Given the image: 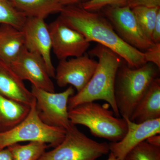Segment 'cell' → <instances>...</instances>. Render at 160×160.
Returning a JSON list of instances; mask_svg holds the SVG:
<instances>
[{
	"instance_id": "2",
	"label": "cell",
	"mask_w": 160,
	"mask_h": 160,
	"mask_svg": "<svg viewBox=\"0 0 160 160\" xmlns=\"http://www.w3.org/2000/svg\"><path fill=\"white\" fill-rule=\"evenodd\" d=\"M90 52L98 59L96 69L86 86L69 98L68 110L82 103L103 100L111 106L115 115L119 117V112L115 101L114 87L122 58L114 52L100 44Z\"/></svg>"
},
{
	"instance_id": "8",
	"label": "cell",
	"mask_w": 160,
	"mask_h": 160,
	"mask_svg": "<svg viewBox=\"0 0 160 160\" xmlns=\"http://www.w3.org/2000/svg\"><path fill=\"white\" fill-rule=\"evenodd\" d=\"M104 13L119 36L130 46L145 51L154 44L144 33L129 6H109Z\"/></svg>"
},
{
	"instance_id": "1",
	"label": "cell",
	"mask_w": 160,
	"mask_h": 160,
	"mask_svg": "<svg viewBox=\"0 0 160 160\" xmlns=\"http://www.w3.org/2000/svg\"><path fill=\"white\" fill-rule=\"evenodd\" d=\"M60 13L58 18L63 23L82 34L89 42H97L114 52L129 67L138 68L147 63L144 52L124 42L107 18L75 5L65 6Z\"/></svg>"
},
{
	"instance_id": "17",
	"label": "cell",
	"mask_w": 160,
	"mask_h": 160,
	"mask_svg": "<svg viewBox=\"0 0 160 160\" xmlns=\"http://www.w3.org/2000/svg\"><path fill=\"white\" fill-rule=\"evenodd\" d=\"M30 109V106L10 99L0 94L1 132L10 130L21 122L28 115Z\"/></svg>"
},
{
	"instance_id": "21",
	"label": "cell",
	"mask_w": 160,
	"mask_h": 160,
	"mask_svg": "<svg viewBox=\"0 0 160 160\" xmlns=\"http://www.w3.org/2000/svg\"><path fill=\"white\" fill-rule=\"evenodd\" d=\"M131 9L142 30L152 41V34L160 7L137 6Z\"/></svg>"
},
{
	"instance_id": "11",
	"label": "cell",
	"mask_w": 160,
	"mask_h": 160,
	"mask_svg": "<svg viewBox=\"0 0 160 160\" xmlns=\"http://www.w3.org/2000/svg\"><path fill=\"white\" fill-rule=\"evenodd\" d=\"M98 62L85 54L69 60L60 61L55 69V78L58 86L64 87L71 85L79 92L89 82Z\"/></svg>"
},
{
	"instance_id": "12",
	"label": "cell",
	"mask_w": 160,
	"mask_h": 160,
	"mask_svg": "<svg viewBox=\"0 0 160 160\" xmlns=\"http://www.w3.org/2000/svg\"><path fill=\"white\" fill-rule=\"evenodd\" d=\"M21 30L24 35L25 48L29 51L37 52L42 56L49 76L54 78L55 69L52 62L51 36L45 19L27 17Z\"/></svg>"
},
{
	"instance_id": "27",
	"label": "cell",
	"mask_w": 160,
	"mask_h": 160,
	"mask_svg": "<svg viewBox=\"0 0 160 160\" xmlns=\"http://www.w3.org/2000/svg\"><path fill=\"white\" fill-rule=\"evenodd\" d=\"M147 142L153 146L160 147V135H154L147 138L146 140Z\"/></svg>"
},
{
	"instance_id": "6",
	"label": "cell",
	"mask_w": 160,
	"mask_h": 160,
	"mask_svg": "<svg viewBox=\"0 0 160 160\" xmlns=\"http://www.w3.org/2000/svg\"><path fill=\"white\" fill-rule=\"evenodd\" d=\"M109 152L108 143L92 139L72 124L62 142L38 160H97Z\"/></svg>"
},
{
	"instance_id": "5",
	"label": "cell",
	"mask_w": 160,
	"mask_h": 160,
	"mask_svg": "<svg viewBox=\"0 0 160 160\" xmlns=\"http://www.w3.org/2000/svg\"><path fill=\"white\" fill-rule=\"evenodd\" d=\"M66 130L47 125L39 116L34 98L26 118L12 129L0 132V150L21 142H40L56 147L62 142Z\"/></svg>"
},
{
	"instance_id": "30",
	"label": "cell",
	"mask_w": 160,
	"mask_h": 160,
	"mask_svg": "<svg viewBox=\"0 0 160 160\" xmlns=\"http://www.w3.org/2000/svg\"><path fill=\"white\" fill-rule=\"evenodd\" d=\"M106 160H119L114 155V154L113 153H112L111 152H110L109 153V157H108V159H107Z\"/></svg>"
},
{
	"instance_id": "28",
	"label": "cell",
	"mask_w": 160,
	"mask_h": 160,
	"mask_svg": "<svg viewBox=\"0 0 160 160\" xmlns=\"http://www.w3.org/2000/svg\"><path fill=\"white\" fill-rule=\"evenodd\" d=\"M0 160H12L11 152L8 148L0 150Z\"/></svg>"
},
{
	"instance_id": "9",
	"label": "cell",
	"mask_w": 160,
	"mask_h": 160,
	"mask_svg": "<svg viewBox=\"0 0 160 160\" xmlns=\"http://www.w3.org/2000/svg\"><path fill=\"white\" fill-rule=\"evenodd\" d=\"M52 50L60 61L70 57H79L85 54L90 42L79 32L63 23L59 18L48 25Z\"/></svg>"
},
{
	"instance_id": "29",
	"label": "cell",
	"mask_w": 160,
	"mask_h": 160,
	"mask_svg": "<svg viewBox=\"0 0 160 160\" xmlns=\"http://www.w3.org/2000/svg\"><path fill=\"white\" fill-rule=\"evenodd\" d=\"M83 0H59L60 3L64 6H73Z\"/></svg>"
},
{
	"instance_id": "22",
	"label": "cell",
	"mask_w": 160,
	"mask_h": 160,
	"mask_svg": "<svg viewBox=\"0 0 160 160\" xmlns=\"http://www.w3.org/2000/svg\"><path fill=\"white\" fill-rule=\"evenodd\" d=\"M124 160H160V147L144 141L132 149Z\"/></svg>"
},
{
	"instance_id": "23",
	"label": "cell",
	"mask_w": 160,
	"mask_h": 160,
	"mask_svg": "<svg viewBox=\"0 0 160 160\" xmlns=\"http://www.w3.org/2000/svg\"><path fill=\"white\" fill-rule=\"evenodd\" d=\"M128 0H89L82 3V7L87 11L93 12L106 6H124Z\"/></svg>"
},
{
	"instance_id": "24",
	"label": "cell",
	"mask_w": 160,
	"mask_h": 160,
	"mask_svg": "<svg viewBox=\"0 0 160 160\" xmlns=\"http://www.w3.org/2000/svg\"><path fill=\"white\" fill-rule=\"evenodd\" d=\"M147 63H151L160 68V43H154L151 47L144 52Z\"/></svg>"
},
{
	"instance_id": "18",
	"label": "cell",
	"mask_w": 160,
	"mask_h": 160,
	"mask_svg": "<svg viewBox=\"0 0 160 160\" xmlns=\"http://www.w3.org/2000/svg\"><path fill=\"white\" fill-rule=\"evenodd\" d=\"M27 17L45 19L49 15L60 12L65 6L59 0H9Z\"/></svg>"
},
{
	"instance_id": "26",
	"label": "cell",
	"mask_w": 160,
	"mask_h": 160,
	"mask_svg": "<svg viewBox=\"0 0 160 160\" xmlns=\"http://www.w3.org/2000/svg\"><path fill=\"white\" fill-rule=\"evenodd\" d=\"M151 40L154 43H160V9L158 12Z\"/></svg>"
},
{
	"instance_id": "10",
	"label": "cell",
	"mask_w": 160,
	"mask_h": 160,
	"mask_svg": "<svg viewBox=\"0 0 160 160\" xmlns=\"http://www.w3.org/2000/svg\"><path fill=\"white\" fill-rule=\"evenodd\" d=\"M12 68L23 81L27 80L32 86L49 92H55L54 84L42 56L29 51L24 47L10 64Z\"/></svg>"
},
{
	"instance_id": "25",
	"label": "cell",
	"mask_w": 160,
	"mask_h": 160,
	"mask_svg": "<svg viewBox=\"0 0 160 160\" xmlns=\"http://www.w3.org/2000/svg\"><path fill=\"white\" fill-rule=\"evenodd\" d=\"M131 9L137 6L154 8L160 7V0H128L127 5Z\"/></svg>"
},
{
	"instance_id": "19",
	"label": "cell",
	"mask_w": 160,
	"mask_h": 160,
	"mask_svg": "<svg viewBox=\"0 0 160 160\" xmlns=\"http://www.w3.org/2000/svg\"><path fill=\"white\" fill-rule=\"evenodd\" d=\"M48 145L40 142H29L26 145L13 144L7 147L12 160H38L46 151Z\"/></svg>"
},
{
	"instance_id": "7",
	"label": "cell",
	"mask_w": 160,
	"mask_h": 160,
	"mask_svg": "<svg viewBox=\"0 0 160 160\" xmlns=\"http://www.w3.org/2000/svg\"><path fill=\"white\" fill-rule=\"evenodd\" d=\"M31 92L36 99L38 114L43 122L66 130L70 128L72 124L69 119L68 104L69 98L75 93L72 86L56 93L32 86Z\"/></svg>"
},
{
	"instance_id": "16",
	"label": "cell",
	"mask_w": 160,
	"mask_h": 160,
	"mask_svg": "<svg viewBox=\"0 0 160 160\" xmlns=\"http://www.w3.org/2000/svg\"><path fill=\"white\" fill-rule=\"evenodd\" d=\"M22 30L7 25L0 26V59L10 64L24 48Z\"/></svg>"
},
{
	"instance_id": "14",
	"label": "cell",
	"mask_w": 160,
	"mask_h": 160,
	"mask_svg": "<svg viewBox=\"0 0 160 160\" xmlns=\"http://www.w3.org/2000/svg\"><path fill=\"white\" fill-rule=\"evenodd\" d=\"M23 81L9 64L0 59V94L30 106L35 98Z\"/></svg>"
},
{
	"instance_id": "3",
	"label": "cell",
	"mask_w": 160,
	"mask_h": 160,
	"mask_svg": "<svg viewBox=\"0 0 160 160\" xmlns=\"http://www.w3.org/2000/svg\"><path fill=\"white\" fill-rule=\"evenodd\" d=\"M158 74L157 69L151 63L138 68L121 65L116 77L114 98L122 117L130 119Z\"/></svg>"
},
{
	"instance_id": "13",
	"label": "cell",
	"mask_w": 160,
	"mask_h": 160,
	"mask_svg": "<svg viewBox=\"0 0 160 160\" xmlns=\"http://www.w3.org/2000/svg\"><path fill=\"white\" fill-rule=\"evenodd\" d=\"M127 123V132L120 141L109 143L110 152L119 160H124L132 149L147 138L160 133V118L136 123L125 118Z\"/></svg>"
},
{
	"instance_id": "20",
	"label": "cell",
	"mask_w": 160,
	"mask_h": 160,
	"mask_svg": "<svg viewBox=\"0 0 160 160\" xmlns=\"http://www.w3.org/2000/svg\"><path fill=\"white\" fill-rule=\"evenodd\" d=\"M27 18L9 0H0V26L2 25H9L21 30Z\"/></svg>"
},
{
	"instance_id": "4",
	"label": "cell",
	"mask_w": 160,
	"mask_h": 160,
	"mask_svg": "<svg viewBox=\"0 0 160 160\" xmlns=\"http://www.w3.org/2000/svg\"><path fill=\"white\" fill-rule=\"evenodd\" d=\"M109 105H101L95 102L82 103L69 110V119L73 125L87 127L95 137L118 142L127 132V122L109 110Z\"/></svg>"
},
{
	"instance_id": "15",
	"label": "cell",
	"mask_w": 160,
	"mask_h": 160,
	"mask_svg": "<svg viewBox=\"0 0 160 160\" xmlns=\"http://www.w3.org/2000/svg\"><path fill=\"white\" fill-rule=\"evenodd\" d=\"M160 118V79L151 83L129 120L136 123Z\"/></svg>"
}]
</instances>
